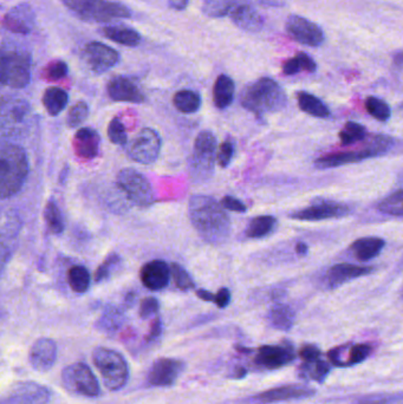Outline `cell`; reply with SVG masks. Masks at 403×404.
<instances>
[{
	"label": "cell",
	"mask_w": 403,
	"mask_h": 404,
	"mask_svg": "<svg viewBox=\"0 0 403 404\" xmlns=\"http://www.w3.org/2000/svg\"><path fill=\"white\" fill-rule=\"evenodd\" d=\"M221 204L207 195L192 196L188 204V215L192 225L205 242L219 245L229 237L231 221Z\"/></svg>",
	"instance_id": "6da1fadb"
},
{
	"label": "cell",
	"mask_w": 403,
	"mask_h": 404,
	"mask_svg": "<svg viewBox=\"0 0 403 404\" xmlns=\"http://www.w3.org/2000/svg\"><path fill=\"white\" fill-rule=\"evenodd\" d=\"M240 103L257 117L278 113L287 105V94L275 79L262 77L249 83L241 92Z\"/></svg>",
	"instance_id": "7a4b0ae2"
},
{
	"label": "cell",
	"mask_w": 403,
	"mask_h": 404,
	"mask_svg": "<svg viewBox=\"0 0 403 404\" xmlns=\"http://www.w3.org/2000/svg\"><path fill=\"white\" fill-rule=\"evenodd\" d=\"M29 173L25 150L17 145H6L0 154V194L9 199L21 191Z\"/></svg>",
	"instance_id": "3957f363"
},
{
	"label": "cell",
	"mask_w": 403,
	"mask_h": 404,
	"mask_svg": "<svg viewBox=\"0 0 403 404\" xmlns=\"http://www.w3.org/2000/svg\"><path fill=\"white\" fill-rule=\"evenodd\" d=\"M32 59L25 46L17 43H4L0 59V78L5 87L25 88L31 81Z\"/></svg>",
	"instance_id": "277c9868"
},
{
	"label": "cell",
	"mask_w": 403,
	"mask_h": 404,
	"mask_svg": "<svg viewBox=\"0 0 403 404\" xmlns=\"http://www.w3.org/2000/svg\"><path fill=\"white\" fill-rule=\"evenodd\" d=\"M395 147H396V141L394 138H388L386 135H375L366 142L364 148L323 155L317 158L315 166L318 169L342 167L345 164L362 162L369 158L389 154L394 150Z\"/></svg>",
	"instance_id": "5b68a950"
},
{
	"label": "cell",
	"mask_w": 403,
	"mask_h": 404,
	"mask_svg": "<svg viewBox=\"0 0 403 404\" xmlns=\"http://www.w3.org/2000/svg\"><path fill=\"white\" fill-rule=\"evenodd\" d=\"M75 16L87 23H107L114 19L132 17L125 5L110 0H63Z\"/></svg>",
	"instance_id": "8992f818"
},
{
	"label": "cell",
	"mask_w": 403,
	"mask_h": 404,
	"mask_svg": "<svg viewBox=\"0 0 403 404\" xmlns=\"http://www.w3.org/2000/svg\"><path fill=\"white\" fill-rule=\"evenodd\" d=\"M92 362L100 371L104 385L110 392H117L129 379L128 363L118 351L108 348H97L92 352Z\"/></svg>",
	"instance_id": "52a82bcc"
},
{
	"label": "cell",
	"mask_w": 403,
	"mask_h": 404,
	"mask_svg": "<svg viewBox=\"0 0 403 404\" xmlns=\"http://www.w3.org/2000/svg\"><path fill=\"white\" fill-rule=\"evenodd\" d=\"M117 186L129 200L138 207H149L155 200L154 191L149 181L134 168H125L116 178Z\"/></svg>",
	"instance_id": "ba28073f"
},
{
	"label": "cell",
	"mask_w": 403,
	"mask_h": 404,
	"mask_svg": "<svg viewBox=\"0 0 403 404\" xmlns=\"http://www.w3.org/2000/svg\"><path fill=\"white\" fill-rule=\"evenodd\" d=\"M62 383L68 392L75 395L94 398L101 394L100 383L85 363H74L64 368Z\"/></svg>",
	"instance_id": "9c48e42d"
},
{
	"label": "cell",
	"mask_w": 403,
	"mask_h": 404,
	"mask_svg": "<svg viewBox=\"0 0 403 404\" xmlns=\"http://www.w3.org/2000/svg\"><path fill=\"white\" fill-rule=\"evenodd\" d=\"M216 154L218 143L216 135L209 130H204L199 133L193 147V155L191 158L192 173L199 179H207L208 176L213 173Z\"/></svg>",
	"instance_id": "30bf717a"
},
{
	"label": "cell",
	"mask_w": 403,
	"mask_h": 404,
	"mask_svg": "<svg viewBox=\"0 0 403 404\" xmlns=\"http://www.w3.org/2000/svg\"><path fill=\"white\" fill-rule=\"evenodd\" d=\"M161 150V138L155 130L145 128L134 138L128 147V154L135 162L150 164L155 162Z\"/></svg>",
	"instance_id": "8fae6325"
},
{
	"label": "cell",
	"mask_w": 403,
	"mask_h": 404,
	"mask_svg": "<svg viewBox=\"0 0 403 404\" xmlns=\"http://www.w3.org/2000/svg\"><path fill=\"white\" fill-rule=\"evenodd\" d=\"M82 56L87 69L95 75L107 72L120 62V54L115 49L101 42L87 44Z\"/></svg>",
	"instance_id": "7c38bea8"
},
{
	"label": "cell",
	"mask_w": 403,
	"mask_h": 404,
	"mask_svg": "<svg viewBox=\"0 0 403 404\" xmlns=\"http://www.w3.org/2000/svg\"><path fill=\"white\" fill-rule=\"evenodd\" d=\"M285 30L293 41L303 45L317 47L322 45L325 41L324 32L320 26L297 14H292L287 18Z\"/></svg>",
	"instance_id": "4fadbf2b"
},
{
	"label": "cell",
	"mask_w": 403,
	"mask_h": 404,
	"mask_svg": "<svg viewBox=\"0 0 403 404\" xmlns=\"http://www.w3.org/2000/svg\"><path fill=\"white\" fill-rule=\"evenodd\" d=\"M296 359V352L291 343L284 342L277 345H262L254 357L258 367L275 370L287 367Z\"/></svg>",
	"instance_id": "5bb4252c"
},
{
	"label": "cell",
	"mask_w": 403,
	"mask_h": 404,
	"mask_svg": "<svg viewBox=\"0 0 403 404\" xmlns=\"http://www.w3.org/2000/svg\"><path fill=\"white\" fill-rule=\"evenodd\" d=\"M316 394V390L312 387L304 385H283V387H272L265 392H259L257 395L251 397L252 404H272L287 401L304 400L310 398Z\"/></svg>",
	"instance_id": "9a60e30c"
},
{
	"label": "cell",
	"mask_w": 403,
	"mask_h": 404,
	"mask_svg": "<svg viewBox=\"0 0 403 404\" xmlns=\"http://www.w3.org/2000/svg\"><path fill=\"white\" fill-rule=\"evenodd\" d=\"M229 17L239 29L252 34L259 32L264 26V18L251 0H232Z\"/></svg>",
	"instance_id": "2e32d148"
},
{
	"label": "cell",
	"mask_w": 403,
	"mask_h": 404,
	"mask_svg": "<svg viewBox=\"0 0 403 404\" xmlns=\"http://www.w3.org/2000/svg\"><path fill=\"white\" fill-rule=\"evenodd\" d=\"M350 213L351 209L347 204L333 201H323L292 213L290 217L300 221H320L348 217Z\"/></svg>",
	"instance_id": "e0dca14e"
},
{
	"label": "cell",
	"mask_w": 403,
	"mask_h": 404,
	"mask_svg": "<svg viewBox=\"0 0 403 404\" xmlns=\"http://www.w3.org/2000/svg\"><path fill=\"white\" fill-rule=\"evenodd\" d=\"M185 364L179 359H158L153 363L147 375V382L153 387H172L179 379Z\"/></svg>",
	"instance_id": "ac0fdd59"
},
{
	"label": "cell",
	"mask_w": 403,
	"mask_h": 404,
	"mask_svg": "<svg viewBox=\"0 0 403 404\" xmlns=\"http://www.w3.org/2000/svg\"><path fill=\"white\" fill-rule=\"evenodd\" d=\"M34 25L36 13L32 6L28 3H21L13 6L3 18V26L12 34H29Z\"/></svg>",
	"instance_id": "d6986e66"
},
{
	"label": "cell",
	"mask_w": 403,
	"mask_h": 404,
	"mask_svg": "<svg viewBox=\"0 0 403 404\" xmlns=\"http://www.w3.org/2000/svg\"><path fill=\"white\" fill-rule=\"evenodd\" d=\"M51 392L42 384L26 381L13 385L9 395L10 404H46L50 402Z\"/></svg>",
	"instance_id": "ffe728a7"
},
{
	"label": "cell",
	"mask_w": 403,
	"mask_h": 404,
	"mask_svg": "<svg viewBox=\"0 0 403 404\" xmlns=\"http://www.w3.org/2000/svg\"><path fill=\"white\" fill-rule=\"evenodd\" d=\"M109 97L115 102L128 103H143L146 96L134 79L125 76H116L109 81L107 85Z\"/></svg>",
	"instance_id": "44dd1931"
},
{
	"label": "cell",
	"mask_w": 403,
	"mask_h": 404,
	"mask_svg": "<svg viewBox=\"0 0 403 404\" xmlns=\"http://www.w3.org/2000/svg\"><path fill=\"white\" fill-rule=\"evenodd\" d=\"M373 272L374 267L371 266H358L348 263L336 264L329 268L325 280L328 288H336L360 277L371 275Z\"/></svg>",
	"instance_id": "7402d4cb"
},
{
	"label": "cell",
	"mask_w": 403,
	"mask_h": 404,
	"mask_svg": "<svg viewBox=\"0 0 403 404\" xmlns=\"http://www.w3.org/2000/svg\"><path fill=\"white\" fill-rule=\"evenodd\" d=\"M30 363L34 370L46 372L57 359V345L50 338H39L30 350Z\"/></svg>",
	"instance_id": "603a6c76"
},
{
	"label": "cell",
	"mask_w": 403,
	"mask_h": 404,
	"mask_svg": "<svg viewBox=\"0 0 403 404\" xmlns=\"http://www.w3.org/2000/svg\"><path fill=\"white\" fill-rule=\"evenodd\" d=\"M171 266L163 260H153L141 268L140 278L145 288L152 291H158L166 288L171 279Z\"/></svg>",
	"instance_id": "cb8c5ba5"
},
{
	"label": "cell",
	"mask_w": 403,
	"mask_h": 404,
	"mask_svg": "<svg viewBox=\"0 0 403 404\" xmlns=\"http://www.w3.org/2000/svg\"><path fill=\"white\" fill-rule=\"evenodd\" d=\"M345 354H342L337 351L336 348L328 352V357L336 367L345 368L358 365L360 363L364 362L373 352V348L369 344H353V345H344Z\"/></svg>",
	"instance_id": "d4e9b609"
},
{
	"label": "cell",
	"mask_w": 403,
	"mask_h": 404,
	"mask_svg": "<svg viewBox=\"0 0 403 404\" xmlns=\"http://www.w3.org/2000/svg\"><path fill=\"white\" fill-rule=\"evenodd\" d=\"M100 135L92 128L84 127L77 130L74 138V149L79 158L92 160L100 150Z\"/></svg>",
	"instance_id": "484cf974"
},
{
	"label": "cell",
	"mask_w": 403,
	"mask_h": 404,
	"mask_svg": "<svg viewBox=\"0 0 403 404\" xmlns=\"http://www.w3.org/2000/svg\"><path fill=\"white\" fill-rule=\"evenodd\" d=\"M100 32L104 37L108 38L109 41L128 47H136L142 41L141 34L138 31L122 24L104 26L101 28Z\"/></svg>",
	"instance_id": "4316f807"
},
{
	"label": "cell",
	"mask_w": 403,
	"mask_h": 404,
	"mask_svg": "<svg viewBox=\"0 0 403 404\" xmlns=\"http://www.w3.org/2000/svg\"><path fill=\"white\" fill-rule=\"evenodd\" d=\"M386 246V242L381 237H366L358 239L350 245L349 251L360 262H369L376 258Z\"/></svg>",
	"instance_id": "83f0119b"
},
{
	"label": "cell",
	"mask_w": 403,
	"mask_h": 404,
	"mask_svg": "<svg viewBox=\"0 0 403 404\" xmlns=\"http://www.w3.org/2000/svg\"><path fill=\"white\" fill-rule=\"evenodd\" d=\"M236 84L227 75H220L216 78L213 87V100L218 109L229 108L234 100Z\"/></svg>",
	"instance_id": "f1b7e54d"
},
{
	"label": "cell",
	"mask_w": 403,
	"mask_h": 404,
	"mask_svg": "<svg viewBox=\"0 0 403 404\" xmlns=\"http://www.w3.org/2000/svg\"><path fill=\"white\" fill-rule=\"evenodd\" d=\"M297 102L300 110L317 118H328L330 116V110L328 105L318 97L312 95L310 92H300L297 94Z\"/></svg>",
	"instance_id": "f546056e"
},
{
	"label": "cell",
	"mask_w": 403,
	"mask_h": 404,
	"mask_svg": "<svg viewBox=\"0 0 403 404\" xmlns=\"http://www.w3.org/2000/svg\"><path fill=\"white\" fill-rule=\"evenodd\" d=\"M69 95L65 90L59 87L48 88L43 95V105L51 116H57L67 108Z\"/></svg>",
	"instance_id": "4dcf8cb0"
},
{
	"label": "cell",
	"mask_w": 403,
	"mask_h": 404,
	"mask_svg": "<svg viewBox=\"0 0 403 404\" xmlns=\"http://www.w3.org/2000/svg\"><path fill=\"white\" fill-rule=\"evenodd\" d=\"M296 313L291 306L285 304H277L272 306L269 312V321L271 326L280 331H290L295 324Z\"/></svg>",
	"instance_id": "1f68e13d"
},
{
	"label": "cell",
	"mask_w": 403,
	"mask_h": 404,
	"mask_svg": "<svg viewBox=\"0 0 403 404\" xmlns=\"http://www.w3.org/2000/svg\"><path fill=\"white\" fill-rule=\"evenodd\" d=\"M125 323V313L116 306H107L99 321L96 323V328L103 331L105 334H114Z\"/></svg>",
	"instance_id": "d6a6232c"
},
{
	"label": "cell",
	"mask_w": 403,
	"mask_h": 404,
	"mask_svg": "<svg viewBox=\"0 0 403 404\" xmlns=\"http://www.w3.org/2000/svg\"><path fill=\"white\" fill-rule=\"evenodd\" d=\"M173 105L183 114H194L201 107V97L193 90H180L173 97Z\"/></svg>",
	"instance_id": "836d02e7"
},
{
	"label": "cell",
	"mask_w": 403,
	"mask_h": 404,
	"mask_svg": "<svg viewBox=\"0 0 403 404\" xmlns=\"http://www.w3.org/2000/svg\"><path fill=\"white\" fill-rule=\"evenodd\" d=\"M276 226H277V219L271 215L254 217L249 221V226L246 228V237L251 239H260L272 233Z\"/></svg>",
	"instance_id": "e575fe53"
},
{
	"label": "cell",
	"mask_w": 403,
	"mask_h": 404,
	"mask_svg": "<svg viewBox=\"0 0 403 404\" xmlns=\"http://www.w3.org/2000/svg\"><path fill=\"white\" fill-rule=\"evenodd\" d=\"M316 70V62L305 52H300L293 59H287L283 65V74L287 76L296 75L300 71H308L312 74Z\"/></svg>",
	"instance_id": "d590c367"
},
{
	"label": "cell",
	"mask_w": 403,
	"mask_h": 404,
	"mask_svg": "<svg viewBox=\"0 0 403 404\" xmlns=\"http://www.w3.org/2000/svg\"><path fill=\"white\" fill-rule=\"evenodd\" d=\"M330 372V367L324 359H315L309 362L302 363L300 368V375L303 379H312L316 382H323Z\"/></svg>",
	"instance_id": "8d00e7d4"
},
{
	"label": "cell",
	"mask_w": 403,
	"mask_h": 404,
	"mask_svg": "<svg viewBox=\"0 0 403 404\" xmlns=\"http://www.w3.org/2000/svg\"><path fill=\"white\" fill-rule=\"evenodd\" d=\"M68 283L72 291L84 293L90 286V273L84 266L71 267L68 272Z\"/></svg>",
	"instance_id": "74e56055"
},
{
	"label": "cell",
	"mask_w": 403,
	"mask_h": 404,
	"mask_svg": "<svg viewBox=\"0 0 403 404\" xmlns=\"http://www.w3.org/2000/svg\"><path fill=\"white\" fill-rule=\"evenodd\" d=\"M378 209L391 217H403V189L384 198L378 204Z\"/></svg>",
	"instance_id": "f35d334b"
},
{
	"label": "cell",
	"mask_w": 403,
	"mask_h": 404,
	"mask_svg": "<svg viewBox=\"0 0 403 404\" xmlns=\"http://www.w3.org/2000/svg\"><path fill=\"white\" fill-rule=\"evenodd\" d=\"M366 138V127L356 122H347L343 129L340 131V140L343 146H350L353 143L363 141Z\"/></svg>",
	"instance_id": "ab89813d"
},
{
	"label": "cell",
	"mask_w": 403,
	"mask_h": 404,
	"mask_svg": "<svg viewBox=\"0 0 403 404\" xmlns=\"http://www.w3.org/2000/svg\"><path fill=\"white\" fill-rule=\"evenodd\" d=\"M44 219H45L46 225L50 229L51 233H63V231L65 228L64 219H63L62 213L57 207V204L52 201H49L46 204L45 209H44Z\"/></svg>",
	"instance_id": "60d3db41"
},
{
	"label": "cell",
	"mask_w": 403,
	"mask_h": 404,
	"mask_svg": "<svg viewBox=\"0 0 403 404\" xmlns=\"http://www.w3.org/2000/svg\"><path fill=\"white\" fill-rule=\"evenodd\" d=\"M366 109L370 116L380 122H386L391 117V109L386 102L378 97H368Z\"/></svg>",
	"instance_id": "b9f144b4"
},
{
	"label": "cell",
	"mask_w": 403,
	"mask_h": 404,
	"mask_svg": "<svg viewBox=\"0 0 403 404\" xmlns=\"http://www.w3.org/2000/svg\"><path fill=\"white\" fill-rule=\"evenodd\" d=\"M231 3L232 0H204L203 11L208 17H227Z\"/></svg>",
	"instance_id": "7bdbcfd3"
},
{
	"label": "cell",
	"mask_w": 403,
	"mask_h": 404,
	"mask_svg": "<svg viewBox=\"0 0 403 404\" xmlns=\"http://www.w3.org/2000/svg\"><path fill=\"white\" fill-rule=\"evenodd\" d=\"M120 264L121 257L116 255V253H112V255L107 257V259L104 260V263L96 271V283H102L104 280L109 279L112 277V273H114V271H115V268L120 266Z\"/></svg>",
	"instance_id": "ee69618b"
},
{
	"label": "cell",
	"mask_w": 403,
	"mask_h": 404,
	"mask_svg": "<svg viewBox=\"0 0 403 404\" xmlns=\"http://www.w3.org/2000/svg\"><path fill=\"white\" fill-rule=\"evenodd\" d=\"M87 116H89V107L85 102L81 100L69 110L67 117L68 127L77 128L87 120Z\"/></svg>",
	"instance_id": "f6af8a7d"
},
{
	"label": "cell",
	"mask_w": 403,
	"mask_h": 404,
	"mask_svg": "<svg viewBox=\"0 0 403 404\" xmlns=\"http://www.w3.org/2000/svg\"><path fill=\"white\" fill-rule=\"evenodd\" d=\"M171 271L176 288L183 290V291L194 288L196 285H194V281L192 280L191 275H188L187 271L181 265L172 264Z\"/></svg>",
	"instance_id": "bcb514c9"
},
{
	"label": "cell",
	"mask_w": 403,
	"mask_h": 404,
	"mask_svg": "<svg viewBox=\"0 0 403 404\" xmlns=\"http://www.w3.org/2000/svg\"><path fill=\"white\" fill-rule=\"evenodd\" d=\"M108 138L110 142L118 145V146H125L127 143V131H125V127L122 122H121L118 117H114L108 125Z\"/></svg>",
	"instance_id": "7dc6e473"
},
{
	"label": "cell",
	"mask_w": 403,
	"mask_h": 404,
	"mask_svg": "<svg viewBox=\"0 0 403 404\" xmlns=\"http://www.w3.org/2000/svg\"><path fill=\"white\" fill-rule=\"evenodd\" d=\"M356 404H403V392L366 396Z\"/></svg>",
	"instance_id": "c3c4849f"
},
{
	"label": "cell",
	"mask_w": 403,
	"mask_h": 404,
	"mask_svg": "<svg viewBox=\"0 0 403 404\" xmlns=\"http://www.w3.org/2000/svg\"><path fill=\"white\" fill-rule=\"evenodd\" d=\"M68 72H69V67L67 63L57 59L46 67L45 77L49 81H59L64 78L68 75Z\"/></svg>",
	"instance_id": "681fc988"
},
{
	"label": "cell",
	"mask_w": 403,
	"mask_h": 404,
	"mask_svg": "<svg viewBox=\"0 0 403 404\" xmlns=\"http://www.w3.org/2000/svg\"><path fill=\"white\" fill-rule=\"evenodd\" d=\"M234 155V145L231 141H224L218 148L216 161L220 167L226 168L232 161Z\"/></svg>",
	"instance_id": "f907efd6"
},
{
	"label": "cell",
	"mask_w": 403,
	"mask_h": 404,
	"mask_svg": "<svg viewBox=\"0 0 403 404\" xmlns=\"http://www.w3.org/2000/svg\"><path fill=\"white\" fill-rule=\"evenodd\" d=\"M158 308H160L158 300L156 298H153V297H148L146 299L142 300L138 313H140V317L143 319H148L150 317H153L158 313Z\"/></svg>",
	"instance_id": "816d5d0a"
},
{
	"label": "cell",
	"mask_w": 403,
	"mask_h": 404,
	"mask_svg": "<svg viewBox=\"0 0 403 404\" xmlns=\"http://www.w3.org/2000/svg\"><path fill=\"white\" fill-rule=\"evenodd\" d=\"M220 204L225 209H229L232 212L245 213L246 209H247L245 204H242L240 200L236 199V198H233V196H224Z\"/></svg>",
	"instance_id": "f5cc1de1"
},
{
	"label": "cell",
	"mask_w": 403,
	"mask_h": 404,
	"mask_svg": "<svg viewBox=\"0 0 403 404\" xmlns=\"http://www.w3.org/2000/svg\"><path fill=\"white\" fill-rule=\"evenodd\" d=\"M300 359L303 362H309V361H315L322 357L320 349L317 346L311 345V344H307V345L302 346L300 352Z\"/></svg>",
	"instance_id": "db71d44e"
},
{
	"label": "cell",
	"mask_w": 403,
	"mask_h": 404,
	"mask_svg": "<svg viewBox=\"0 0 403 404\" xmlns=\"http://www.w3.org/2000/svg\"><path fill=\"white\" fill-rule=\"evenodd\" d=\"M229 303H231V292L229 288H220L214 298V304L219 308H225L229 306Z\"/></svg>",
	"instance_id": "11a10c76"
},
{
	"label": "cell",
	"mask_w": 403,
	"mask_h": 404,
	"mask_svg": "<svg viewBox=\"0 0 403 404\" xmlns=\"http://www.w3.org/2000/svg\"><path fill=\"white\" fill-rule=\"evenodd\" d=\"M161 334H163V323H161V319H160V318H156V319L153 321L152 326H150L149 334H147L146 339L148 342H150V341H155L156 338L161 336Z\"/></svg>",
	"instance_id": "9f6ffc18"
},
{
	"label": "cell",
	"mask_w": 403,
	"mask_h": 404,
	"mask_svg": "<svg viewBox=\"0 0 403 404\" xmlns=\"http://www.w3.org/2000/svg\"><path fill=\"white\" fill-rule=\"evenodd\" d=\"M189 1L191 0H168V5L171 9L175 10V11H183V10L187 9Z\"/></svg>",
	"instance_id": "6f0895ef"
},
{
	"label": "cell",
	"mask_w": 403,
	"mask_h": 404,
	"mask_svg": "<svg viewBox=\"0 0 403 404\" xmlns=\"http://www.w3.org/2000/svg\"><path fill=\"white\" fill-rule=\"evenodd\" d=\"M256 1L262 6H269V8H282L285 5V0H256Z\"/></svg>",
	"instance_id": "680465c9"
},
{
	"label": "cell",
	"mask_w": 403,
	"mask_h": 404,
	"mask_svg": "<svg viewBox=\"0 0 403 404\" xmlns=\"http://www.w3.org/2000/svg\"><path fill=\"white\" fill-rule=\"evenodd\" d=\"M196 296L199 297L200 299L204 300V301H213V303H214V298H216V295H213L207 290H203V288H200L196 291Z\"/></svg>",
	"instance_id": "91938a15"
},
{
	"label": "cell",
	"mask_w": 403,
	"mask_h": 404,
	"mask_svg": "<svg viewBox=\"0 0 403 404\" xmlns=\"http://www.w3.org/2000/svg\"><path fill=\"white\" fill-rule=\"evenodd\" d=\"M393 61H394L395 65H397V67H402L403 50L399 51V52H395L394 56H393Z\"/></svg>",
	"instance_id": "94428289"
},
{
	"label": "cell",
	"mask_w": 403,
	"mask_h": 404,
	"mask_svg": "<svg viewBox=\"0 0 403 404\" xmlns=\"http://www.w3.org/2000/svg\"><path fill=\"white\" fill-rule=\"evenodd\" d=\"M296 251L300 255H305L308 253V246L304 242H298L296 246Z\"/></svg>",
	"instance_id": "6125c7cd"
},
{
	"label": "cell",
	"mask_w": 403,
	"mask_h": 404,
	"mask_svg": "<svg viewBox=\"0 0 403 404\" xmlns=\"http://www.w3.org/2000/svg\"><path fill=\"white\" fill-rule=\"evenodd\" d=\"M125 301H127V304L128 305H133L134 301H135V295H133V293L128 295L127 298H125Z\"/></svg>",
	"instance_id": "be15d7a7"
},
{
	"label": "cell",
	"mask_w": 403,
	"mask_h": 404,
	"mask_svg": "<svg viewBox=\"0 0 403 404\" xmlns=\"http://www.w3.org/2000/svg\"><path fill=\"white\" fill-rule=\"evenodd\" d=\"M397 182L403 187V171L400 173L399 178H397Z\"/></svg>",
	"instance_id": "e7e4bbea"
}]
</instances>
